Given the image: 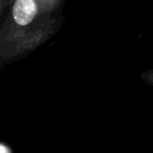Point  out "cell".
<instances>
[{
    "instance_id": "obj_2",
    "label": "cell",
    "mask_w": 153,
    "mask_h": 153,
    "mask_svg": "<svg viewBox=\"0 0 153 153\" xmlns=\"http://www.w3.org/2000/svg\"><path fill=\"white\" fill-rule=\"evenodd\" d=\"M140 79L146 85L153 87V67L148 70H145L140 74Z\"/></svg>"
},
{
    "instance_id": "obj_3",
    "label": "cell",
    "mask_w": 153,
    "mask_h": 153,
    "mask_svg": "<svg viewBox=\"0 0 153 153\" xmlns=\"http://www.w3.org/2000/svg\"><path fill=\"white\" fill-rule=\"evenodd\" d=\"M12 2H13L12 0H0V18L2 16L4 10L9 7L12 4Z\"/></svg>"
},
{
    "instance_id": "obj_4",
    "label": "cell",
    "mask_w": 153,
    "mask_h": 153,
    "mask_svg": "<svg viewBox=\"0 0 153 153\" xmlns=\"http://www.w3.org/2000/svg\"><path fill=\"white\" fill-rule=\"evenodd\" d=\"M0 153H11V150L5 145L0 144Z\"/></svg>"
},
{
    "instance_id": "obj_1",
    "label": "cell",
    "mask_w": 153,
    "mask_h": 153,
    "mask_svg": "<svg viewBox=\"0 0 153 153\" xmlns=\"http://www.w3.org/2000/svg\"><path fill=\"white\" fill-rule=\"evenodd\" d=\"M64 0H16L0 30V60L33 51L53 37L64 21Z\"/></svg>"
}]
</instances>
